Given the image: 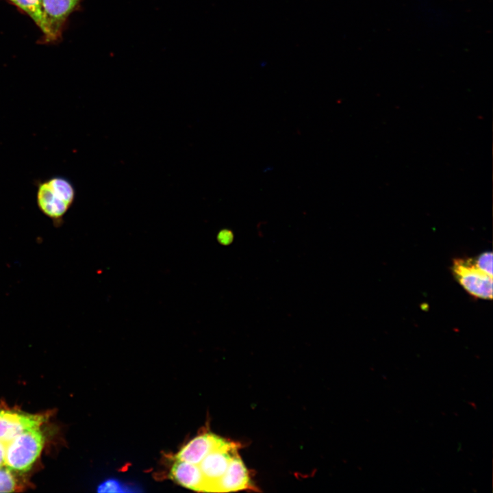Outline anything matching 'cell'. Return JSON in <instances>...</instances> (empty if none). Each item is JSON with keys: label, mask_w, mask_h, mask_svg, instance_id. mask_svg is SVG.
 <instances>
[{"label": "cell", "mask_w": 493, "mask_h": 493, "mask_svg": "<svg viewBox=\"0 0 493 493\" xmlns=\"http://www.w3.org/2000/svg\"><path fill=\"white\" fill-rule=\"evenodd\" d=\"M136 486L123 483L116 479L103 481L97 488L99 492H129L137 491Z\"/></svg>", "instance_id": "7c38bea8"}, {"label": "cell", "mask_w": 493, "mask_h": 493, "mask_svg": "<svg viewBox=\"0 0 493 493\" xmlns=\"http://www.w3.org/2000/svg\"><path fill=\"white\" fill-rule=\"evenodd\" d=\"M474 265L481 271L492 277V253L485 251L472 258Z\"/></svg>", "instance_id": "4fadbf2b"}, {"label": "cell", "mask_w": 493, "mask_h": 493, "mask_svg": "<svg viewBox=\"0 0 493 493\" xmlns=\"http://www.w3.org/2000/svg\"><path fill=\"white\" fill-rule=\"evenodd\" d=\"M18 488L14 471L6 466L0 467V492H15Z\"/></svg>", "instance_id": "8fae6325"}, {"label": "cell", "mask_w": 493, "mask_h": 493, "mask_svg": "<svg viewBox=\"0 0 493 493\" xmlns=\"http://www.w3.org/2000/svg\"><path fill=\"white\" fill-rule=\"evenodd\" d=\"M25 12L40 28L45 38L49 31L42 8V0H7Z\"/></svg>", "instance_id": "30bf717a"}, {"label": "cell", "mask_w": 493, "mask_h": 493, "mask_svg": "<svg viewBox=\"0 0 493 493\" xmlns=\"http://www.w3.org/2000/svg\"><path fill=\"white\" fill-rule=\"evenodd\" d=\"M45 420L44 414L0 409V440L8 443L26 430L40 427Z\"/></svg>", "instance_id": "5b68a950"}, {"label": "cell", "mask_w": 493, "mask_h": 493, "mask_svg": "<svg viewBox=\"0 0 493 493\" xmlns=\"http://www.w3.org/2000/svg\"><path fill=\"white\" fill-rule=\"evenodd\" d=\"M45 437L40 427L26 430L6 444L5 464L17 472L29 471L42 450Z\"/></svg>", "instance_id": "7a4b0ae2"}, {"label": "cell", "mask_w": 493, "mask_h": 493, "mask_svg": "<svg viewBox=\"0 0 493 493\" xmlns=\"http://www.w3.org/2000/svg\"><path fill=\"white\" fill-rule=\"evenodd\" d=\"M75 188L67 179L56 176L39 183L36 202L40 210L53 220L61 219L71 206Z\"/></svg>", "instance_id": "6da1fadb"}, {"label": "cell", "mask_w": 493, "mask_h": 493, "mask_svg": "<svg viewBox=\"0 0 493 493\" xmlns=\"http://www.w3.org/2000/svg\"><path fill=\"white\" fill-rule=\"evenodd\" d=\"M239 446V444L228 441L223 446L210 453L198 464L206 481L205 492H213L216 482L225 474Z\"/></svg>", "instance_id": "277c9868"}, {"label": "cell", "mask_w": 493, "mask_h": 493, "mask_svg": "<svg viewBox=\"0 0 493 493\" xmlns=\"http://www.w3.org/2000/svg\"><path fill=\"white\" fill-rule=\"evenodd\" d=\"M228 441L212 433L201 434L184 445L176 454L175 459L199 464L210 453Z\"/></svg>", "instance_id": "52a82bcc"}, {"label": "cell", "mask_w": 493, "mask_h": 493, "mask_svg": "<svg viewBox=\"0 0 493 493\" xmlns=\"http://www.w3.org/2000/svg\"><path fill=\"white\" fill-rule=\"evenodd\" d=\"M80 0H42V8L51 41L60 37L62 28Z\"/></svg>", "instance_id": "8992f818"}, {"label": "cell", "mask_w": 493, "mask_h": 493, "mask_svg": "<svg viewBox=\"0 0 493 493\" xmlns=\"http://www.w3.org/2000/svg\"><path fill=\"white\" fill-rule=\"evenodd\" d=\"M175 460L170 471L171 479L184 488L205 492L207 483L199 465Z\"/></svg>", "instance_id": "9c48e42d"}, {"label": "cell", "mask_w": 493, "mask_h": 493, "mask_svg": "<svg viewBox=\"0 0 493 493\" xmlns=\"http://www.w3.org/2000/svg\"><path fill=\"white\" fill-rule=\"evenodd\" d=\"M451 270L455 279L470 296L485 300L492 299V277L477 268L472 258L454 259Z\"/></svg>", "instance_id": "3957f363"}, {"label": "cell", "mask_w": 493, "mask_h": 493, "mask_svg": "<svg viewBox=\"0 0 493 493\" xmlns=\"http://www.w3.org/2000/svg\"><path fill=\"white\" fill-rule=\"evenodd\" d=\"M253 488L247 469L237 452L232 457L225 474L216 482L213 492H228Z\"/></svg>", "instance_id": "ba28073f"}, {"label": "cell", "mask_w": 493, "mask_h": 493, "mask_svg": "<svg viewBox=\"0 0 493 493\" xmlns=\"http://www.w3.org/2000/svg\"><path fill=\"white\" fill-rule=\"evenodd\" d=\"M7 443L0 440V467L5 466Z\"/></svg>", "instance_id": "9a60e30c"}, {"label": "cell", "mask_w": 493, "mask_h": 493, "mask_svg": "<svg viewBox=\"0 0 493 493\" xmlns=\"http://www.w3.org/2000/svg\"><path fill=\"white\" fill-rule=\"evenodd\" d=\"M232 234L229 230H222L218 234V240L223 244H227L231 241Z\"/></svg>", "instance_id": "5bb4252c"}]
</instances>
